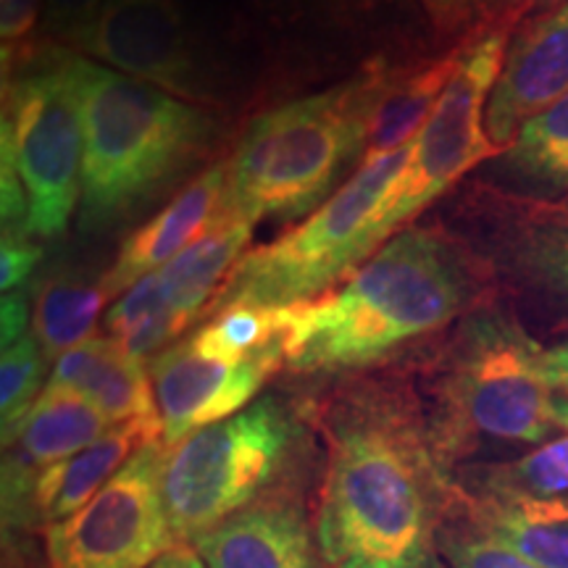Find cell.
Masks as SVG:
<instances>
[{
    "label": "cell",
    "instance_id": "1",
    "mask_svg": "<svg viewBox=\"0 0 568 568\" xmlns=\"http://www.w3.org/2000/svg\"><path fill=\"white\" fill-rule=\"evenodd\" d=\"M326 447L318 542L329 568H429L447 479L414 400L385 385L345 389Z\"/></svg>",
    "mask_w": 568,
    "mask_h": 568
},
{
    "label": "cell",
    "instance_id": "2",
    "mask_svg": "<svg viewBox=\"0 0 568 568\" xmlns=\"http://www.w3.org/2000/svg\"><path fill=\"white\" fill-rule=\"evenodd\" d=\"M477 293L466 258L443 232H397L339 287L284 305V364L345 372L443 329Z\"/></svg>",
    "mask_w": 568,
    "mask_h": 568
},
{
    "label": "cell",
    "instance_id": "3",
    "mask_svg": "<svg viewBox=\"0 0 568 568\" xmlns=\"http://www.w3.org/2000/svg\"><path fill=\"white\" fill-rule=\"evenodd\" d=\"M82 103L80 226L98 232L148 205L201 159L209 113L122 71L71 51Z\"/></svg>",
    "mask_w": 568,
    "mask_h": 568
},
{
    "label": "cell",
    "instance_id": "4",
    "mask_svg": "<svg viewBox=\"0 0 568 568\" xmlns=\"http://www.w3.org/2000/svg\"><path fill=\"white\" fill-rule=\"evenodd\" d=\"M389 71L372 63L337 88L258 113L226 161L224 211L258 224L322 209L353 161L361 163Z\"/></svg>",
    "mask_w": 568,
    "mask_h": 568
},
{
    "label": "cell",
    "instance_id": "5",
    "mask_svg": "<svg viewBox=\"0 0 568 568\" xmlns=\"http://www.w3.org/2000/svg\"><path fill=\"white\" fill-rule=\"evenodd\" d=\"M542 353L503 311H479L460 324L426 422L443 464L485 443L537 447L568 435V395L548 382Z\"/></svg>",
    "mask_w": 568,
    "mask_h": 568
},
{
    "label": "cell",
    "instance_id": "6",
    "mask_svg": "<svg viewBox=\"0 0 568 568\" xmlns=\"http://www.w3.org/2000/svg\"><path fill=\"white\" fill-rule=\"evenodd\" d=\"M408 148L364 163L343 187L280 240L247 251L209 314L226 305H295L318 297L368 261V226L400 174Z\"/></svg>",
    "mask_w": 568,
    "mask_h": 568
},
{
    "label": "cell",
    "instance_id": "7",
    "mask_svg": "<svg viewBox=\"0 0 568 568\" xmlns=\"http://www.w3.org/2000/svg\"><path fill=\"white\" fill-rule=\"evenodd\" d=\"M295 422L276 397H261L240 414L193 432L163 450L161 495L176 542L253 506L284 466Z\"/></svg>",
    "mask_w": 568,
    "mask_h": 568
},
{
    "label": "cell",
    "instance_id": "8",
    "mask_svg": "<svg viewBox=\"0 0 568 568\" xmlns=\"http://www.w3.org/2000/svg\"><path fill=\"white\" fill-rule=\"evenodd\" d=\"M516 21H500L468 45L464 63L410 142L400 174L374 213L368 226V258L477 163L500 155L489 140L485 116Z\"/></svg>",
    "mask_w": 568,
    "mask_h": 568
},
{
    "label": "cell",
    "instance_id": "9",
    "mask_svg": "<svg viewBox=\"0 0 568 568\" xmlns=\"http://www.w3.org/2000/svg\"><path fill=\"white\" fill-rule=\"evenodd\" d=\"M30 67L3 88L0 140L9 142L30 201L27 232L55 237L67 232L71 213L80 209L82 103L67 48L40 45Z\"/></svg>",
    "mask_w": 568,
    "mask_h": 568
},
{
    "label": "cell",
    "instance_id": "10",
    "mask_svg": "<svg viewBox=\"0 0 568 568\" xmlns=\"http://www.w3.org/2000/svg\"><path fill=\"white\" fill-rule=\"evenodd\" d=\"M163 450L142 445L88 506L48 529L51 568H151L176 548L161 495Z\"/></svg>",
    "mask_w": 568,
    "mask_h": 568
},
{
    "label": "cell",
    "instance_id": "11",
    "mask_svg": "<svg viewBox=\"0 0 568 568\" xmlns=\"http://www.w3.org/2000/svg\"><path fill=\"white\" fill-rule=\"evenodd\" d=\"M282 364V351L234 358L201 345L193 335L166 347L148 366L163 445H176L203 426L245 410Z\"/></svg>",
    "mask_w": 568,
    "mask_h": 568
},
{
    "label": "cell",
    "instance_id": "12",
    "mask_svg": "<svg viewBox=\"0 0 568 568\" xmlns=\"http://www.w3.org/2000/svg\"><path fill=\"white\" fill-rule=\"evenodd\" d=\"M77 53L187 103L209 101L180 0H105Z\"/></svg>",
    "mask_w": 568,
    "mask_h": 568
},
{
    "label": "cell",
    "instance_id": "13",
    "mask_svg": "<svg viewBox=\"0 0 568 568\" xmlns=\"http://www.w3.org/2000/svg\"><path fill=\"white\" fill-rule=\"evenodd\" d=\"M568 95V3L529 19L508 42L487 103V134L506 151L518 130Z\"/></svg>",
    "mask_w": 568,
    "mask_h": 568
},
{
    "label": "cell",
    "instance_id": "14",
    "mask_svg": "<svg viewBox=\"0 0 568 568\" xmlns=\"http://www.w3.org/2000/svg\"><path fill=\"white\" fill-rule=\"evenodd\" d=\"M153 439L140 424H119L77 456L42 468L19 489L17 495L3 497L6 524H40L55 527L82 510L111 477L126 466L134 453Z\"/></svg>",
    "mask_w": 568,
    "mask_h": 568
},
{
    "label": "cell",
    "instance_id": "15",
    "mask_svg": "<svg viewBox=\"0 0 568 568\" xmlns=\"http://www.w3.org/2000/svg\"><path fill=\"white\" fill-rule=\"evenodd\" d=\"M113 424L69 387L48 385L24 418L3 432V497L17 495L42 468L98 443Z\"/></svg>",
    "mask_w": 568,
    "mask_h": 568
},
{
    "label": "cell",
    "instance_id": "16",
    "mask_svg": "<svg viewBox=\"0 0 568 568\" xmlns=\"http://www.w3.org/2000/svg\"><path fill=\"white\" fill-rule=\"evenodd\" d=\"M226 193V163L205 169L166 209L134 230L122 243L116 261L103 274L111 297L126 293L132 284L155 274L182 251H187L209 226L222 216Z\"/></svg>",
    "mask_w": 568,
    "mask_h": 568
},
{
    "label": "cell",
    "instance_id": "17",
    "mask_svg": "<svg viewBox=\"0 0 568 568\" xmlns=\"http://www.w3.org/2000/svg\"><path fill=\"white\" fill-rule=\"evenodd\" d=\"M48 385L74 389L113 426L140 424L148 435L163 443L151 372L145 361L124 351L116 339L92 337L63 353L53 364Z\"/></svg>",
    "mask_w": 568,
    "mask_h": 568
},
{
    "label": "cell",
    "instance_id": "18",
    "mask_svg": "<svg viewBox=\"0 0 568 568\" xmlns=\"http://www.w3.org/2000/svg\"><path fill=\"white\" fill-rule=\"evenodd\" d=\"M193 545L205 568H316L308 524L284 500L253 503Z\"/></svg>",
    "mask_w": 568,
    "mask_h": 568
},
{
    "label": "cell",
    "instance_id": "19",
    "mask_svg": "<svg viewBox=\"0 0 568 568\" xmlns=\"http://www.w3.org/2000/svg\"><path fill=\"white\" fill-rule=\"evenodd\" d=\"M253 230V222L222 211V216L187 251H182L153 274L163 301L172 308L184 332L216 301L219 290L224 287L234 266L247 253Z\"/></svg>",
    "mask_w": 568,
    "mask_h": 568
},
{
    "label": "cell",
    "instance_id": "20",
    "mask_svg": "<svg viewBox=\"0 0 568 568\" xmlns=\"http://www.w3.org/2000/svg\"><path fill=\"white\" fill-rule=\"evenodd\" d=\"M474 40L458 42L447 53L418 63V67L389 71L387 88L376 103L372 124H368L366 148L358 166L403 151L416 140L447 84L453 82L460 63H464L468 45Z\"/></svg>",
    "mask_w": 568,
    "mask_h": 568
},
{
    "label": "cell",
    "instance_id": "21",
    "mask_svg": "<svg viewBox=\"0 0 568 568\" xmlns=\"http://www.w3.org/2000/svg\"><path fill=\"white\" fill-rule=\"evenodd\" d=\"M471 521L539 568H568V497H471Z\"/></svg>",
    "mask_w": 568,
    "mask_h": 568
},
{
    "label": "cell",
    "instance_id": "22",
    "mask_svg": "<svg viewBox=\"0 0 568 568\" xmlns=\"http://www.w3.org/2000/svg\"><path fill=\"white\" fill-rule=\"evenodd\" d=\"M111 301L101 280L80 274H59L45 280L32 305V335L48 361H59L63 353L92 339L98 318Z\"/></svg>",
    "mask_w": 568,
    "mask_h": 568
},
{
    "label": "cell",
    "instance_id": "23",
    "mask_svg": "<svg viewBox=\"0 0 568 568\" xmlns=\"http://www.w3.org/2000/svg\"><path fill=\"white\" fill-rule=\"evenodd\" d=\"M500 159L506 172L535 190H568V95L529 119Z\"/></svg>",
    "mask_w": 568,
    "mask_h": 568
},
{
    "label": "cell",
    "instance_id": "24",
    "mask_svg": "<svg viewBox=\"0 0 568 568\" xmlns=\"http://www.w3.org/2000/svg\"><path fill=\"white\" fill-rule=\"evenodd\" d=\"M466 485L471 497H568V435L516 460L468 468Z\"/></svg>",
    "mask_w": 568,
    "mask_h": 568
},
{
    "label": "cell",
    "instance_id": "25",
    "mask_svg": "<svg viewBox=\"0 0 568 568\" xmlns=\"http://www.w3.org/2000/svg\"><path fill=\"white\" fill-rule=\"evenodd\" d=\"M105 332L124 351L145 361L172 347L184 329L163 301L155 276L148 274L111 305L105 314Z\"/></svg>",
    "mask_w": 568,
    "mask_h": 568
},
{
    "label": "cell",
    "instance_id": "26",
    "mask_svg": "<svg viewBox=\"0 0 568 568\" xmlns=\"http://www.w3.org/2000/svg\"><path fill=\"white\" fill-rule=\"evenodd\" d=\"M48 364L51 361L45 358L32 332H27L13 345L3 347V358H0V418H3V432L17 426L42 395V389L48 387Z\"/></svg>",
    "mask_w": 568,
    "mask_h": 568
},
{
    "label": "cell",
    "instance_id": "27",
    "mask_svg": "<svg viewBox=\"0 0 568 568\" xmlns=\"http://www.w3.org/2000/svg\"><path fill=\"white\" fill-rule=\"evenodd\" d=\"M510 253L531 282L568 301V219L524 226L510 243Z\"/></svg>",
    "mask_w": 568,
    "mask_h": 568
},
{
    "label": "cell",
    "instance_id": "28",
    "mask_svg": "<svg viewBox=\"0 0 568 568\" xmlns=\"http://www.w3.org/2000/svg\"><path fill=\"white\" fill-rule=\"evenodd\" d=\"M531 3L535 0H418L437 40L453 45L479 38L500 21L518 19Z\"/></svg>",
    "mask_w": 568,
    "mask_h": 568
},
{
    "label": "cell",
    "instance_id": "29",
    "mask_svg": "<svg viewBox=\"0 0 568 568\" xmlns=\"http://www.w3.org/2000/svg\"><path fill=\"white\" fill-rule=\"evenodd\" d=\"M443 552L447 568H539L474 521L468 529L447 531Z\"/></svg>",
    "mask_w": 568,
    "mask_h": 568
},
{
    "label": "cell",
    "instance_id": "30",
    "mask_svg": "<svg viewBox=\"0 0 568 568\" xmlns=\"http://www.w3.org/2000/svg\"><path fill=\"white\" fill-rule=\"evenodd\" d=\"M45 0H0V40H3V77L6 82L30 67L38 53L34 48V27Z\"/></svg>",
    "mask_w": 568,
    "mask_h": 568
},
{
    "label": "cell",
    "instance_id": "31",
    "mask_svg": "<svg viewBox=\"0 0 568 568\" xmlns=\"http://www.w3.org/2000/svg\"><path fill=\"white\" fill-rule=\"evenodd\" d=\"M105 0H45L42 9V45L80 51Z\"/></svg>",
    "mask_w": 568,
    "mask_h": 568
},
{
    "label": "cell",
    "instance_id": "32",
    "mask_svg": "<svg viewBox=\"0 0 568 568\" xmlns=\"http://www.w3.org/2000/svg\"><path fill=\"white\" fill-rule=\"evenodd\" d=\"M30 237V232L3 230V245H0V287L3 293H13L21 287L40 264L42 251L32 245Z\"/></svg>",
    "mask_w": 568,
    "mask_h": 568
},
{
    "label": "cell",
    "instance_id": "33",
    "mask_svg": "<svg viewBox=\"0 0 568 568\" xmlns=\"http://www.w3.org/2000/svg\"><path fill=\"white\" fill-rule=\"evenodd\" d=\"M30 297L19 290L13 293H3V303H0V339H3V347H9L27 335V326H30Z\"/></svg>",
    "mask_w": 568,
    "mask_h": 568
},
{
    "label": "cell",
    "instance_id": "34",
    "mask_svg": "<svg viewBox=\"0 0 568 568\" xmlns=\"http://www.w3.org/2000/svg\"><path fill=\"white\" fill-rule=\"evenodd\" d=\"M542 366H545V376L558 393L568 395V339L566 343H558L552 347H545L542 353Z\"/></svg>",
    "mask_w": 568,
    "mask_h": 568
},
{
    "label": "cell",
    "instance_id": "35",
    "mask_svg": "<svg viewBox=\"0 0 568 568\" xmlns=\"http://www.w3.org/2000/svg\"><path fill=\"white\" fill-rule=\"evenodd\" d=\"M151 568H205V564L193 548H187V545H176V548L169 550L166 556L155 560Z\"/></svg>",
    "mask_w": 568,
    "mask_h": 568
},
{
    "label": "cell",
    "instance_id": "36",
    "mask_svg": "<svg viewBox=\"0 0 568 568\" xmlns=\"http://www.w3.org/2000/svg\"><path fill=\"white\" fill-rule=\"evenodd\" d=\"M548 3H552V6H564V3H568V0H548Z\"/></svg>",
    "mask_w": 568,
    "mask_h": 568
}]
</instances>
